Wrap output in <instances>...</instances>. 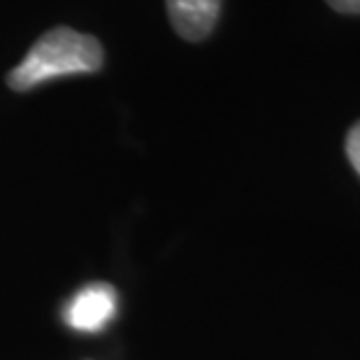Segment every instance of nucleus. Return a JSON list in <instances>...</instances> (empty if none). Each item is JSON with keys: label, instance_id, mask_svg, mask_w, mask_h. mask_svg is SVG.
I'll return each instance as SVG.
<instances>
[{"label": "nucleus", "instance_id": "obj_5", "mask_svg": "<svg viewBox=\"0 0 360 360\" xmlns=\"http://www.w3.org/2000/svg\"><path fill=\"white\" fill-rule=\"evenodd\" d=\"M335 12L342 14H360V0H326Z\"/></svg>", "mask_w": 360, "mask_h": 360}, {"label": "nucleus", "instance_id": "obj_1", "mask_svg": "<svg viewBox=\"0 0 360 360\" xmlns=\"http://www.w3.org/2000/svg\"><path fill=\"white\" fill-rule=\"evenodd\" d=\"M103 47L94 35L58 26L47 30L28 49L21 63L7 75V86L24 94L58 77L98 72L103 68Z\"/></svg>", "mask_w": 360, "mask_h": 360}, {"label": "nucleus", "instance_id": "obj_4", "mask_svg": "<svg viewBox=\"0 0 360 360\" xmlns=\"http://www.w3.org/2000/svg\"><path fill=\"white\" fill-rule=\"evenodd\" d=\"M347 156L351 160V165H354V170L360 174V121L347 135Z\"/></svg>", "mask_w": 360, "mask_h": 360}, {"label": "nucleus", "instance_id": "obj_2", "mask_svg": "<svg viewBox=\"0 0 360 360\" xmlns=\"http://www.w3.org/2000/svg\"><path fill=\"white\" fill-rule=\"evenodd\" d=\"M117 311V293L110 283H89L72 297L65 309L68 326L79 333H98Z\"/></svg>", "mask_w": 360, "mask_h": 360}, {"label": "nucleus", "instance_id": "obj_3", "mask_svg": "<svg viewBox=\"0 0 360 360\" xmlns=\"http://www.w3.org/2000/svg\"><path fill=\"white\" fill-rule=\"evenodd\" d=\"M172 28L188 42H202L221 14V0H165Z\"/></svg>", "mask_w": 360, "mask_h": 360}]
</instances>
